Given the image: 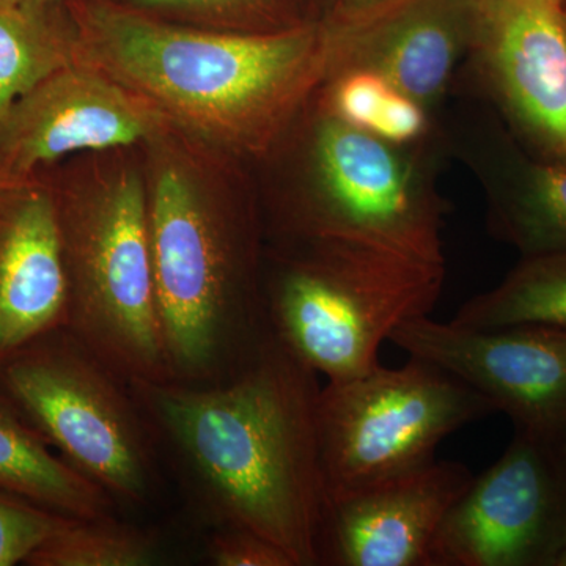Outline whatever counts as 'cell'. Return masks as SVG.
Instances as JSON below:
<instances>
[{
	"label": "cell",
	"mask_w": 566,
	"mask_h": 566,
	"mask_svg": "<svg viewBox=\"0 0 566 566\" xmlns=\"http://www.w3.org/2000/svg\"><path fill=\"white\" fill-rule=\"evenodd\" d=\"M318 378L270 333L222 381L128 387L200 516L266 536L296 566H318Z\"/></svg>",
	"instance_id": "cell-1"
},
{
	"label": "cell",
	"mask_w": 566,
	"mask_h": 566,
	"mask_svg": "<svg viewBox=\"0 0 566 566\" xmlns=\"http://www.w3.org/2000/svg\"><path fill=\"white\" fill-rule=\"evenodd\" d=\"M76 59L142 96L170 126L212 147L263 155L333 70L324 20L281 32L181 24L125 0H65Z\"/></svg>",
	"instance_id": "cell-2"
},
{
	"label": "cell",
	"mask_w": 566,
	"mask_h": 566,
	"mask_svg": "<svg viewBox=\"0 0 566 566\" xmlns=\"http://www.w3.org/2000/svg\"><path fill=\"white\" fill-rule=\"evenodd\" d=\"M151 158L148 233L169 376L222 381L271 333L252 229L180 156L156 147Z\"/></svg>",
	"instance_id": "cell-3"
},
{
	"label": "cell",
	"mask_w": 566,
	"mask_h": 566,
	"mask_svg": "<svg viewBox=\"0 0 566 566\" xmlns=\"http://www.w3.org/2000/svg\"><path fill=\"white\" fill-rule=\"evenodd\" d=\"M263 285L274 337L327 381L374 370L398 326L430 316L444 263L331 238H304Z\"/></svg>",
	"instance_id": "cell-4"
},
{
	"label": "cell",
	"mask_w": 566,
	"mask_h": 566,
	"mask_svg": "<svg viewBox=\"0 0 566 566\" xmlns=\"http://www.w3.org/2000/svg\"><path fill=\"white\" fill-rule=\"evenodd\" d=\"M54 192L69 277L66 329L126 385L167 381L147 181L122 167Z\"/></svg>",
	"instance_id": "cell-5"
},
{
	"label": "cell",
	"mask_w": 566,
	"mask_h": 566,
	"mask_svg": "<svg viewBox=\"0 0 566 566\" xmlns=\"http://www.w3.org/2000/svg\"><path fill=\"white\" fill-rule=\"evenodd\" d=\"M0 392L54 452L115 504L156 491V446L128 385L66 327L0 363Z\"/></svg>",
	"instance_id": "cell-6"
},
{
	"label": "cell",
	"mask_w": 566,
	"mask_h": 566,
	"mask_svg": "<svg viewBox=\"0 0 566 566\" xmlns=\"http://www.w3.org/2000/svg\"><path fill=\"white\" fill-rule=\"evenodd\" d=\"M495 412L485 395L419 357L327 381L318 397L324 490L411 474L436 461L450 434Z\"/></svg>",
	"instance_id": "cell-7"
},
{
	"label": "cell",
	"mask_w": 566,
	"mask_h": 566,
	"mask_svg": "<svg viewBox=\"0 0 566 566\" xmlns=\"http://www.w3.org/2000/svg\"><path fill=\"white\" fill-rule=\"evenodd\" d=\"M312 144L315 182L290 230L444 263V208L398 145L324 111Z\"/></svg>",
	"instance_id": "cell-8"
},
{
	"label": "cell",
	"mask_w": 566,
	"mask_h": 566,
	"mask_svg": "<svg viewBox=\"0 0 566 566\" xmlns=\"http://www.w3.org/2000/svg\"><path fill=\"white\" fill-rule=\"evenodd\" d=\"M566 546V461L515 431L450 509L430 566H554Z\"/></svg>",
	"instance_id": "cell-9"
},
{
	"label": "cell",
	"mask_w": 566,
	"mask_h": 566,
	"mask_svg": "<svg viewBox=\"0 0 566 566\" xmlns=\"http://www.w3.org/2000/svg\"><path fill=\"white\" fill-rule=\"evenodd\" d=\"M389 342L485 395L515 431L565 444L566 329L534 323L472 329L422 316L398 326Z\"/></svg>",
	"instance_id": "cell-10"
},
{
	"label": "cell",
	"mask_w": 566,
	"mask_h": 566,
	"mask_svg": "<svg viewBox=\"0 0 566 566\" xmlns=\"http://www.w3.org/2000/svg\"><path fill=\"white\" fill-rule=\"evenodd\" d=\"M170 128L142 96L76 62L0 112V182L29 180L74 153L155 142Z\"/></svg>",
	"instance_id": "cell-11"
},
{
	"label": "cell",
	"mask_w": 566,
	"mask_h": 566,
	"mask_svg": "<svg viewBox=\"0 0 566 566\" xmlns=\"http://www.w3.org/2000/svg\"><path fill=\"white\" fill-rule=\"evenodd\" d=\"M472 48L520 147L566 166L565 0H479Z\"/></svg>",
	"instance_id": "cell-12"
},
{
	"label": "cell",
	"mask_w": 566,
	"mask_h": 566,
	"mask_svg": "<svg viewBox=\"0 0 566 566\" xmlns=\"http://www.w3.org/2000/svg\"><path fill=\"white\" fill-rule=\"evenodd\" d=\"M474 474L457 461L324 494L318 565L430 566L434 536Z\"/></svg>",
	"instance_id": "cell-13"
},
{
	"label": "cell",
	"mask_w": 566,
	"mask_h": 566,
	"mask_svg": "<svg viewBox=\"0 0 566 566\" xmlns=\"http://www.w3.org/2000/svg\"><path fill=\"white\" fill-rule=\"evenodd\" d=\"M476 18L479 0H398L357 24L326 20L337 50L333 70L375 71L428 109L474 46Z\"/></svg>",
	"instance_id": "cell-14"
},
{
	"label": "cell",
	"mask_w": 566,
	"mask_h": 566,
	"mask_svg": "<svg viewBox=\"0 0 566 566\" xmlns=\"http://www.w3.org/2000/svg\"><path fill=\"white\" fill-rule=\"evenodd\" d=\"M69 277L54 188L0 182V363L66 326Z\"/></svg>",
	"instance_id": "cell-15"
},
{
	"label": "cell",
	"mask_w": 566,
	"mask_h": 566,
	"mask_svg": "<svg viewBox=\"0 0 566 566\" xmlns=\"http://www.w3.org/2000/svg\"><path fill=\"white\" fill-rule=\"evenodd\" d=\"M0 491L71 520L112 516L115 502L22 419L0 392Z\"/></svg>",
	"instance_id": "cell-16"
},
{
	"label": "cell",
	"mask_w": 566,
	"mask_h": 566,
	"mask_svg": "<svg viewBox=\"0 0 566 566\" xmlns=\"http://www.w3.org/2000/svg\"><path fill=\"white\" fill-rule=\"evenodd\" d=\"M491 189V230L521 256L566 249V166L510 144Z\"/></svg>",
	"instance_id": "cell-17"
},
{
	"label": "cell",
	"mask_w": 566,
	"mask_h": 566,
	"mask_svg": "<svg viewBox=\"0 0 566 566\" xmlns=\"http://www.w3.org/2000/svg\"><path fill=\"white\" fill-rule=\"evenodd\" d=\"M76 62L65 2L0 0V112Z\"/></svg>",
	"instance_id": "cell-18"
},
{
	"label": "cell",
	"mask_w": 566,
	"mask_h": 566,
	"mask_svg": "<svg viewBox=\"0 0 566 566\" xmlns=\"http://www.w3.org/2000/svg\"><path fill=\"white\" fill-rule=\"evenodd\" d=\"M450 323L472 329L524 323L566 329V249L521 256L504 281L461 305Z\"/></svg>",
	"instance_id": "cell-19"
},
{
	"label": "cell",
	"mask_w": 566,
	"mask_h": 566,
	"mask_svg": "<svg viewBox=\"0 0 566 566\" xmlns=\"http://www.w3.org/2000/svg\"><path fill=\"white\" fill-rule=\"evenodd\" d=\"M327 92L326 109L354 128L394 145L416 142L427 132V109L367 69H342Z\"/></svg>",
	"instance_id": "cell-20"
},
{
	"label": "cell",
	"mask_w": 566,
	"mask_h": 566,
	"mask_svg": "<svg viewBox=\"0 0 566 566\" xmlns=\"http://www.w3.org/2000/svg\"><path fill=\"white\" fill-rule=\"evenodd\" d=\"M159 538L109 517L76 520L43 543L28 566H148L159 558Z\"/></svg>",
	"instance_id": "cell-21"
},
{
	"label": "cell",
	"mask_w": 566,
	"mask_h": 566,
	"mask_svg": "<svg viewBox=\"0 0 566 566\" xmlns=\"http://www.w3.org/2000/svg\"><path fill=\"white\" fill-rule=\"evenodd\" d=\"M164 20L223 32L268 33L307 21L296 0H125Z\"/></svg>",
	"instance_id": "cell-22"
},
{
	"label": "cell",
	"mask_w": 566,
	"mask_h": 566,
	"mask_svg": "<svg viewBox=\"0 0 566 566\" xmlns=\"http://www.w3.org/2000/svg\"><path fill=\"white\" fill-rule=\"evenodd\" d=\"M73 521L0 491V566L25 564L36 547Z\"/></svg>",
	"instance_id": "cell-23"
},
{
	"label": "cell",
	"mask_w": 566,
	"mask_h": 566,
	"mask_svg": "<svg viewBox=\"0 0 566 566\" xmlns=\"http://www.w3.org/2000/svg\"><path fill=\"white\" fill-rule=\"evenodd\" d=\"M207 551L216 566H296L285 549L245 527H212Z\"/></svg>",
	"instance_id": "cell-24"
},
{
	"label": "cell",
	"mask_w": 566,
	"mask_h": 566,
	"mask_svg": "<svg viewBox=\"0 0 566 566\" xmlns=\"http://www.w3.org/2000/svg\"><path fill=\"white\" fill-rule=\"evenodd\" d=\"M398 0H334L324 20L337 25H353L381 13Z\"/></svg>",
	"instance_id": "cell-25"
},
{
	"label": "cell",
	"mask_w": 566,
	"mask_h": 566,
	"mask_svg": "<svg viewBox=\"0 0 566 566\" xmlns=\"http://www.w3.org/2000/svg\"><path fill=\"white\" fill-rule=\"evenodd\" d=\"M554 566H566V546L560 551V554H558Z\"/></svg>",
	"instance_id": "cell-26"
},
{
	"label": "cell",
	"mask_w": 566,
	"mask_h": 566,
	"mask_svg": "<svg viewBox=\"0 0 566 566\" xmlns=\"http://www.w3.org/2000/svg\"><path fill=\"white\" fill-rule=\"evenodd\" d=\"M31 2L57 3L65 2V0H31Z\"/></svg>",
	"instance_id": "cell-27"
},
{
	"label": "cell",
	"mask_w": 566,
	"mask_h": 566,
	"mask_svg": "<svg viewBox=\"0 0 566 566\" xmlns=\"http://www.w3.org/2000/svg\"><path fill=\"white\" fill-rule=\"evenodd\" d=\"M560 455L566 461V442L564 446L560 447Z\"/></svg>",
	"instance_id": "cell-28"
},
{
	"label": "cell",
	"mask_w": 566,
	"mask_h": 566,
	"mask_svg": "<svg viewBox=\"0 0 566 566\" xmlns=\"http://www.w3.org/2000/svg\"><path fill=\"white\" fill-rule=\"evenodd\" d=\"M565 9H566V0H565Z\"/></svg>",
	"instance_id": "cell-29"
},
{
	"label": "cell",
	"mask_w": 566,
	"mask_h": 566,
	"mask_svg": "<svg viewBox=\"0 0 566 566\" xmlns=\"http://www.w3.org/2000/svg\"><path fill=\"white\" fill-rule=\"evenodd\" d=\"M333 2H334V0H333Z\"/></svg>",
	"instance_id": "cell-30"
}]
</instances>
